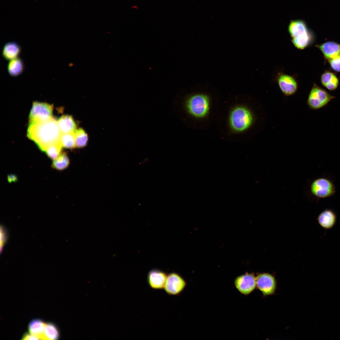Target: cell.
<instances>
[{"instance_id": "6da1fadb", "label": "cell", "mask_w": 340, "mask_h": 340, "mask_svg": "<svg viewBox=\"0 0 340 340\" xmlns=\"http://www.w3.org/2000/svg\"><path fill=\"white\" fill-rule=\"evenodd\" d=\"M62 133L57 121L53 117L44 121L29 122L27 131L28 138L43 151L50 145L61 143Z\"/></svg>"}, {"instance_id": "7a4b0ae2", "label": "cell", "mask_w": 340, "mask_h": 340, "mask_svg": "<svg viewBox=\"0 0 340 340\" xmlns=\"http://www.w3.org/2000/svg\"><path fill=\"white\" fill-rule=\"evenodd\" d=\"M186 112L196 118L205 117L208 114L210 107V99L207 94L201 93L187 96L183 102Z\"/></svg>"}, {"instance_id": "3957f363", "label": "cell", "mask_w": 340, "mask_h": 340, "mask_svg": "<svg viewBox=\"0 0 340 340\" xmlns=\"http://www.w3.org/2000/svg\"><path fill=\"white\" fill-rule=\"evenodd\" d=\"M254 121V115L247 107L243 105L235 107L230 112L229 122L232 131L241 133L246 131L253 124Z\"/></svg>"}, {"instance_id": "277c9868", "label": "cell", "mask_w": 340, "mask_h": 340, "mask_svg": "<svg viewBox=\"0 0 340 340\" xmlns=\"http://www.w3.org/2000/svg\"><path fill=\"white\" fill-rule=\"evenodd\" d=\"M288 31L293 44L298 49H303L311 43L312 35L303 20H291L288 26Z\"/></svg>"}, {"instance_id": "5b68a950", "label": "cell", "mask_w": 340, "mask_h": 340, "mask_svg": "<svg viewBox=\"0 0 340 340\" xmlns=\"http://www.w3.org/2000/svg\"><path fill=\"white\" fill-rule=\"evenodd\" d=\"M335 98L325 89L314 84L309 95L307 104L310 109L317 110L326 106Z\"/></svg>"}, {"instance_id": "8992f818", "label": "cell", "mask_w": 340, "mask_h": 340, "mask_svg": "<svg viewBox=\"0 0 340 340\" xmlns=\"http://www.w3.org/2000/svg\"><path fill=\"white\" fill-rule=\"evenodd\" d=\"M310 191L314 196L324 198L333 196L336 192L335 185L330 179L321 177L314 180L310 185Z\"/></svg>"}, {"instance_id": "52a82bcc", "label": "cell", "mask_w": 340, "mask_h": 340, "mask_svg": "<svg viewBox=\"0 0 340 340\" xmlns=\"http://www.w3.org/2000/svg\"><path fill=\"white\" fill-rule=\"evenodd\" d=\"M53 109L52 105L33 102L29 115V122L44 121L51 117Z\"/></svg>"}, {"instance_id": "ba28073f", "label": "cell", "mask_w": 340, "mask_h": 340, "mask_svg": "<svg viewBox=\"0 0 340 340\" xmlns=\"http://www.w3.org/2000/svg\"><path fill=\"white\" fill-rule=\"evenodd\" d=\"M186 284V281L181 275L172 272L167 275L163 289L168 295L176 296L184 290Z\"/></svg>"}, {"instance_id": "9c48e42d", "label": "cell", "mask_w": 340, "mask_h": 340, "mask_svg": "<svg viewBox=\"0 0 340 340\" xmlns=\"http://www.w3.org/2000/svg\"><path fill=\"white\" fill-rule=\"evenodd\" d=\"M234 283L236 288L240 292L244 295H247L255 288L256 278L253 274L246 273L237 277Z\"/></svg>"}, {"instance_id": "30bf717a", "label": "cell", "mask_w": 340, "mask_h": 340, "mask_svg": "<svg viewBox=\"0 0 340 340\" xmlns=\"http://www.w3.org/2000/svg\"><path fill=\"white\" fill-rule=\"evenodd\" d=\"M256 285L264 295L273 294L276 287V282L274 277L268 273L258 275L256 278Z\"/></svg>"}, {"instance_id": "8fae6325", "label": "cell", "mask_w": 340, "mask_h": 340, "mask_svg": "<svg viewBox=\"0 0 340 340\" xmlns=\"http://www.w3.org/2000/svg\"><path fill=\"white\" fill-rule=\"evenodd\" d=\"M277 80L280 90L285 96L292 95L297 91L298 83L292 76L281 74L278 77Z\"/></svg>"}, {"instance_id": "7c38bea8", "label": "cell", "mask_w": 340, "mask_h": 340, "mask_svg": "<svg viewBox=\"0 0 340 340\" xmlns=\"http://www.w3.org/2000/svg\"><path fill=\"white\" fill-rule=\"evenodd\" d=\"M167 276L164 272L156 269L150 270L147 276L148 283L150 286L155 290L164 289Z\"/></svg>"}, {"instance_id": "4fadbf2b", "label": "cell", "mask_w": 340, "mask_h": 340, "mask_svg": "<svg viewBox=\"0 0 340 340\" xmlns=\"http://www.w3.org/2000/svg\"><path fill=\"white\" fill-rule=\"evenodd\" d=\"M337 216L332 210L326 208L318 215L317 220L320 226L326 230L332 228L335 225Z\"/></svg>"}, {"instance_id": "5bb4252c", "label": "cell", "mask_w": 340, "mask_h": 340, "mask_svg": "<svg viewBox=\"0 0 340 340\" xmlns=\"http://www.w3.org/2000/svg\"><path fill=\"white\" fill-rule=\"evenodd\" d=\"M322 52L328 61L340 55V44L333 42H328L315 46Z\"/></svg>"}, {"instance_id": "9a60e30c", "label": "cell", "mask_w": 340, "mask_h": 340, "mask_svg": "<svg viewBox=\"0 0 340 340\" xmlns=\"http://www.w3.org/2000/svg\"><path fill=\"white\" fill-rule=\"evenodd\" d=\"M58 127L62 133H74L76 125L73 117L69 115H64L57 120Z\"/></svg>"}, {"instance_id": "2e32d148", "label": "cell", "mask_w": 340, "mask_h": 340, "mask_svg": "<svg viewBox=\"0 0 340 340\" xmlns=\"http://www.w3.org/2000/svg\"><path fill=\"white\" fill-rule=\"evenodd\" d=\"M21 52L20 45L14 42H10L6 43L2 49V55L6 60H10L18 57Z\"/></svg>"}, {"instance_id": "e0dca14e", "label": "cell", "mask_w": 340, "mask_h": 340, "mask_svg": "<svg viewBox=\"0 0 340 340\" xmlns=\"http://www.w3.org/2000/svg\"><path fill=\"white\" fill-rule=\"evenodd\" d=\"M322 85L330 91H334L338 87L339 81L336 76L333 73L326 71L322 75L320 78Z\"/></svg>"}, {"instance_id": "ac0fdd59", "label": "cell", "mask_w": 340, "mask_h": 340, "mask_svg": "<svg viewBox=\"0 0 340 340\" xmlns=\"http://www.w3.org/2000/svg\"><path fill=\"white\" fill-rule=\"evenodd\" d=\"M24 67L23 61L17 57L10 60L8 65V71L11 76H16L23 72Z\"/></svg>"}, {"instance_id": "d6986e66", "label": "cell", "mask_w": 340, "mask_h": 340, "mask_svg": "<svg viewBox=\"0 0 340 340\" xmlns=\"http://www.w3.org/2000/svg\"><path fill=\"white\" fill-rule=\"evenodd\" d=\"M45 323L39 319L32 320L28 325V330L31 334L43 340V335Z\"/></svg>"}, {"instance_id": "ffe728a7", "label": "cell", "mask_w": 340, "mask_h": 340, "mask_svg": "<svg viewBox=\"0 0 340 340\" xmlns=\"http://www.w3.org/2000/svg\"><path fill=\"white\" fill-rule=\"evenodd\" d=\"M59 337V332L55 325L50 322L45 323L43 340H57Z\"/></svg>"}, {"instance_id": "44dd1931", "label": "cell", "mask_w": 340, "mask_h": 340, "mask_svg": "<svg viewBox=\"0 0 340 340\" xmlns=\"http://www.w3.org/2000/svg\"><path fill=\"white\" fill-rule=\"evenodd\" d=\"M69 164V159L66 154L61 153L57 158L53 160L51 166L54 169L62 170L67 168Z\"/></svg>"}, {"instance_id": "7402d4cb", "label": "cell", "mask_w": 340, "mask_h": 340, "mask_svg": "<svg viewBox=\"0 0 340 340\" xmlns=\"http://www.w3.org/2000/svg\"><path fill=\"white\" fill-rule=\"evenodd\" d=\"M60 142L62 147L72 149L76 147L74 133H62Z\"/></svg>"}, {"instance_id": "603a6c76", "label": "cell", "mask_w": 340, "mask_h": 340, "mask_svg": "<svg viewBox=\"0 0 340 340\" xmlns=\"http://www.w3.org/2000/svg\"><path fill=\"white\" fill-rule=\"evenodd\" d=\"M76 147L82 148L85 146L88 141V136L82 128L77 129L74 132Z\"/></svg>"}, {"instance_id": "cb8c5ba5", "label": "cell", "mask_w": 340, "mask_h": 340, "mask_svg": "<svg viewBox=\"0 0 340 340\" xmlns=\"http://www.w3.org/2000/svg\"><path fill=\"white\" fill-rule=\"evenodd\" d=\"M62 147L61 143L53 144L48 146L44 151L50 158L54 160L61 154Z\"/></svg>"}, {"instance_id": "d4e9b609", "label": "cell", "mask_w": 340, "mask_h": 340, "mask_svg": "<svg viewBox=\"0 0 340 340\" xmlns=\"http://www.w3.org/2000/svg\"><path fill=\"white\" fill-rule=\"evenodd\" d=\"M0 252H1L4 245L8 241V234L7 230L3 225L0 226Z\"/></svg>"}, {"instance_id": "484cf974", "label": "cell", "mask_w": 340, "mask_h": 340, "mask_svg": "<svg viewBox=\"0 0 340 340\" xmlns=\"http://www.w3.org/2000/svg\"><path fill=\"white\" fill-rule=\"evenodd\" d=\"M331 68L335 71L340 72V55L328 60Z\"/></svg>"}, {"instance_id": "4316f807", "label": "cell", "mask_w": 340, "mask_h": 340, "mask_svg": "<svg viewBox=\"0 0 340 340\" xmlns=\"http://www.w3.org/2000/svg\"><path fill=\"white\" fill-rule=\"evenodd\" d=\"M23 340H39L40 338L35 336L31 334L30 333L27 332L25 333L23 335L22 338Z\"/></svg>"}, {"instance_id": "83f0119b", "label": "cell", "mask_w": 340, "mask_h": 340, "mask_svg": "<svg viewBox=\"0 0 340 340\" xmlns=\"http://www.w3.org/2000/svg\"><path fill=\"white\" fill-rule=\"evenodd\" d=\"M7 180L9 183L15 182L18 180V177L15 174H10L7 176Z\"/></svg>"}]
</instances>
